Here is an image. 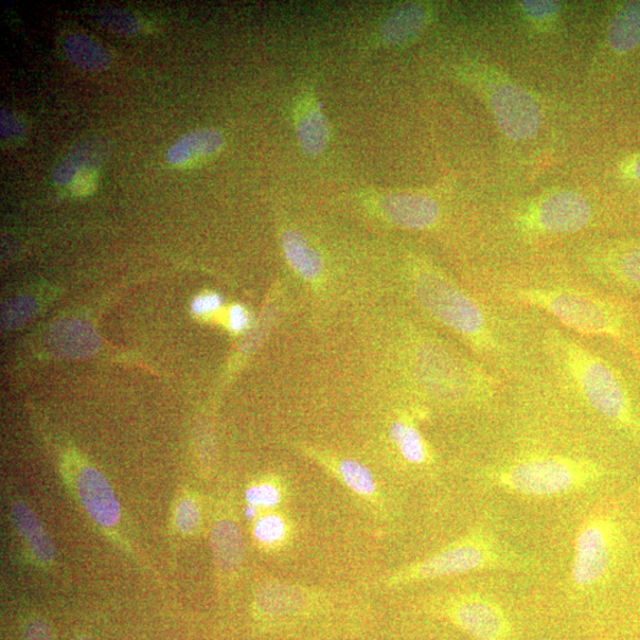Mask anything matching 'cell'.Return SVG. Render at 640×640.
<instances>
[{
	"label": "cell",
	"mask_w": 640,
	"mask_h": 640,
	"mask_svg": "<svg viewBox=\"0 0 640 640\" xmlns=\"http://www.w3.org/2000/svg\"><path fill=\"white\" fill-rule=\"evenodd\" d=\"M614 490V489H612ZM603 491L567 508L529 589L544 637L632 640L640 629V498Z\"/></svg>",
	"instance_id": "obj_1"
},
{
	"label": "cell",
	"mask_w": 640,
	"mask_h": 640,
	"mask_svg": "<svg viewBox=\"0 0 640 640\" xmlns=\"http://www.w3.org/2000/svg\"><path fill=\"white\" fill-rule=\"evenodd\" d=\"M620 451L551 411L518 384L472 470L480 490L528 501H568L614 489Z\"/></svg>",
	"instance_id": "obj_2"
},
{
	"label": "cell",
	"mask_w": 640,
	"mask_h": 640,
	"mask_svg": "<svg viewBox=\"0 0 640 640\" xmlns=\"http://www.w3.org/2000/svg\"><path fill=\"white\" fill-rule=\"evenodd\" d=\"M601 342L546 319L539 366L516 384L617 450H640L639 373L631 376Z\"/></svg>",
	"instance_id": "obj_3"
},
{
	"label": "cell",
	"mask_w": 640,
	"mask_h": 640,
	"mask_svg": "<svg viewBox=\"0 0 640 640\" xmlns=\"http://www.w3.org/2000/svg\"><path fill=\"white\" fill-rule=\"evenodd\" d=\"M474 290L586 340L640 356V302L603 290L568 262L490 267Z\"/></svg>",
	"instance_id": "obj_4"
},
{
	"label": "cell",
	"mask_w": 640,
	"mask_h": 640,
	"mask_svg": "<svg viewBox=\"0 0 640 640\" xmlns=\"http://www.w3.org/2000/svg\"><path fill=\"white\" fill-rule=\"evenodd\" d=\"M411 289L422 312L459 337L497 376L519 383L536 372L543 317L467 290L430 264L414 267Z\"/></svg>",
	"instance_id": "obj_5"
},
{
	"label": "cell",
	"mask_w": 640,
	"mask_h": 640,
	"mask_svg": "<svg viewBox=\"0 0 640 640\" xmlns=\"http://www.w3.org/2000/svg\"><path fill=\"white\" fill-rule=\"evenodd\" d=\"M511 574L466 577L418 597L416 612L471 640H540L529 591L514 587Z\"/></svg>",
	"instance_id": "obj_6"
},
{
	"label": "cell",
	"mask_w": 640,
	"mask_h": 640,
	"mask_svg": "<svg viewBox=\"0 0 640 640\" xmlns=\"http://www.w3.org/2000/svg\"><path fill=\"white\" fill-rule=\"evenodd\" d=\"M543 568L542 559L509 540L502 527L490 516L436 553L388 573L382 579V586L388 590H398L483 573L537 579L543 573Z\"/></svg>",
	"instance_id": "obj_7"
},
{
	"label": "cell",
	"mask_w": 640,
	"mask_h": 640,
	"mask_svg": "<svg viewBox=\"0 0 640 640\" xmlns=\"http://www.w3.org/2000/svg\"><path fill=\"white\" fill-rule=\"evenodd\" d=\"M594 216L583 194L558 190L510 211L504 228L516 243L538 247L583 233L593 224Z\"/></svg>",
	"instance_id": "obj_8"
},
{
	"label": "cell",
	"mask_w": 640,
	"mask_h": 640,
	"mask_svg": "<svg viewBox=\"0 0 640 640\" xmlns=\"http://www.w3.org/2000/svg\"><path fill=\"white\" fill-rule=\"evenodd\" d=\"M341 602L340 594L322 587L271 579L258 587L253 611L271 629H291L328 616Z\"/></svg>",
	"instance_id": "obj_9"
},
{
	"label": "cell",
	"mask_w": 640,
	"mask_h": 640,
	"mask_svg": "<svg viewBox=\"0 0 640 640\" xmlns=\"http://www.w3.org/2000/svg\"><path fill=\"white\" fill-rule=\"evenodd\" d=\"M568 262L599 288L640 302V243L621 248L584 244Z\"/></svg>",
	"instance_id": "obj_10"
},
{
	"label": "cell",
	"mask_w": 640,
	"mask_h": 640,
	"mask_svg": "<svg viewBox=\"0 0 640 640\" xmlns=\"http://www.w3.org/2000/svg\"><path fill=\"white\" fill-rule=\"evenodd\" d=\"M486 89L494 121L507 138L527 141L539 133L542 124L541 109L524 88L492 76Z\"/></svg>",
	"instance_id": "obj_11"
},
{
	"label": "cell",
	"mask_w": 640,
	"mask_h": 640,
	"mask_svg": "<svg viewBox=\"0 0 640 640\" xmlns=\"http://www.w3.org/2000/svg\"><path fill=\"white\" fill-rule=\"evenodd\" d=\"M309 454L368 509L377 514L386 513L387 498L383 490L377 477L361 461L313 450H309Z\"/></svg>",
	"instance_id": "obj_12"
},
{
	"label": "cell",
	"mask_w": 640,
	"mask_h": 640,
	"mask_svg": "<svg viewBox=\"0 0 640 640\" xmlns=\"http://www.w3.org/2000/svg\"><path fill=\"white\" fill-rule=\"evenodd\" d=\"M430 417L429 407L418 406L411 416L391 422L389 431L390 440L404 464L421 473H432L438 464L436 451L419 427V422Z\"/></svg>",
	"instance_id": "obj_13"
},
{
	"label": "cell",
	"mask_w": 640,
	"mask_h": 640,
	"mask_svg": "<svg viewBox=\"0 0 640 640\" xmlns=\"http://www.w3.org/2000/svg\"><path fill=\"white\" fill-rule=\"evenodd\" d=\"M220 511L211 528V549L224 583L239 573L246 558V542L234 508L224 506Z\"/></svg>",
	"instance_id": "obj_14"
},
{
	"label": "cell",
	"mask_w": 640,
	"mask_h": 640,
	"mask_svg": "<svg viewBox=\"0 0 640 640\" xmlns=\"http://www.w3.org/2000/svg\"><path fill=\"white\" fill-rule=\"evenodd\" d=\"M384 218L401 228L427 230L437 226L441 208L432 196L400 192L386 196L380 204Z\"/></svg>",
	"instance_id": "obj_15"
},
{
	"label": "cell",
	"mask_w": 640,
	"mask_h": 640,
	"mask_svg": "<svg viewBox=\"0 0 640 640\" xmlns=\"http://www.w3.org/2000/svg\"><path fill=\"white\" fill-rule=\"evenodd\" d=\"M77 490L83 508L102 527H114L120 520V506L107 479L97 469L83 467L77 474Z\"/></svg>",
	"instance_id": "obj_16"
},
{
	"label": "cell",
	"mask_w": 640,
	"mask_h": 640,
	"mask_svg": "<svg viewBox=\"0 0 640 640\" xmlns=\"http://www.w3.org/2000/svg\"><path fill=\"white\" fill-rule=\"evenodd\" d=\"M224 146L223 136L211 129L194 130L178 139L167 153L168 162L178 168H189L206 162Z\"/></svg>",
	"instance_id": "obj_17"
},
{
	"label": "cell",
	"mask_w": 640,
	"mask_h": 640,
	"mask_svg": "<svg viewBox=\"0 0 640 640\" xmlns=\"http://www.w3.org/2000/svg\"><path fill=\"white\" fill-rule=\"evenodd\" d=\"M109 154V144L101 139L80 142L52 171L53 183L68 187L77 176L87 171H99Z\"/></svg>",
	"instance_id": "obj_18"
},
{
	"label": "cell",
	"mask_w": 640,
	"mask_h": 640,
	"mask_svg": "<svg viewBox=\"0 0 640 640\" xmlns=\"http://www.w3.org/2000/svg\"><path fill=\"white\" fill-rule=\"evenodd\" d=\"M254 521V540L267 551H280L291 546L296 538V523L291 514L281 509L264 511Z\"/></svg>",
	"instance_id": "obj_19"
},
{
	"label": "cell",
	"mask_w": 640,
	"mask_h": 640,
	"mask_svg": "<svg viewBox=\"0 0 640 640\" xmlns=\"http://www.w3.org/2000/svg\"><path fill=\"white\" fill-rule=\"evenodd\" d=\"M14 523L32 550V553L43 563H50L57 557L56 546L51 542L38 516L24 503L12 504Z\"/></svg>",
	"instance_id": "obj_20"
},
{
	"label": "cell",
	"mask_w": 640,
	"mask_h": 640,
	"mask_svg": "<svg viewBox=\"0 0 640 640\" xmlns=\"http://www.w3.org/2000/svg\"><path fill=\"white\" fill-rule=\"evenodd\" d=\"M429 23V13L417 4L407 6L391 14L383 29V39L389 44L403 46L413 42Z\"/></svg>",
	"instance_id": "obj_21"
},
{
	"label": "cell",
	"mask_w": 640,
	"mask_h": 640,
	"mask_svg": "<svg viewBox=\"0 0 640 640\" xmlns=\"http://www.w3.org/2000/svg\"><path fill=\"white\" fill-rule=\"evenodd\" d=\"M282 248L284 257L299 276L309 281H316L322 276V257L298 231L289 230L282 236Z\"/></svg>",
	"instance_id": "obj_22"
},
{
	"label": "cell",
	"mask_w": 640,
	"mask_h": 640,
	"mask_svg": "<svg viewBox=\"0 0 640 640\" xmlns=\"http://www.w3.org/2000/svg\"><path fill=\"white\" fill-rule=\"evenodd\" d=\"M608 42L617 52H629L640 44V2L617 12L608 29Z\"/></svg>",
	"instance_id": "obj_23"
},
{
	"label": "cell",
	"mask_w": 640,
	"mask_h": 640,
	"mask_svg": "<svg viewBox=\"0 0 640 640\" xmlns=\"http://www.w3.org/2000/svg\"><path fill=\"white\" fill-rule=\"evenodd\" d=\"M68 59L87 71H101L110 67L112 58L100 43L86 34L71 33L64 41Z\"/></svg>",
	"instance_id": "obj_24"
},
{
	"label": "cell",
	"mask_w": 640,
	"mask_h": 640,
	"mask_svg": "<svg viewBox=\"0 0 640 640\" xmlns=\"http://www.w3.org/2000/svg\"><path fill=\"white\" fill-rule=\"evenodd\" d=\"M298 137L302 150L310 156L322 153L329 141L328 121L316 106H310L298 120Z\"/></svg>",
	"instance_id": "obj_25"
},
{
	"label": "cell",
	"mask_w": 640,
	"mask_h": 640,
	"mask_svg": "<svg viewBox=\"0 0 640 640\" xmlns=\"http://www.w3.org/2000/svg\"><path fill=\"white\" fill-rule=\"evenodd\" d=\"M291 498V490L280 478H267L249 486L246 490V501L249 507L264 511L281 509Z\"/></svg>",
	"instance_id": "obj_26"
},
{
	"label": "cell",
	"mask_w": 640,
	"mask_h": 640,
	"mask_svg": "<svg viewBox=\"0 0 640 640\" xmlns=\"http://www.w3.org/2000/svg\"><path fill=\"white\" fill-rule=\"evenodd\" d=\"M97 18L102 27L119 34H136L141 27L134 13L121 9L100 10Z\"/></svg>",
	"instance_id": "obj_27"
},
{
	"label": "cell",
	"mask_w": 640,
	"mask_h": 640,
	"mask_svg": "<svg viewBox=\"0 0 640 640\" xmlns=\"http://www.w3.org/2000/svg\"><path fill=\"white\" fill-rule=\"evenodd\" d=\"M201 523V509L194 498L188 496L178 503L176 511V526L183 533H192Z\"/></svg>",
	"instance_id": "obj_28"
},
{
	"label": "cell",
	"mask_w": 640,
	"mask_h": 640,
	"mask_svg": "<svg viewBox=\"0 0 640 640\" xmlns=\"http://www.w3.org/2000/svg\"><path fill=\"white\" fill-rule=\"evenodd\" d=\"M523 13L531 20L532 22L537 23H546L558 16L561 10V6L558 2H521L520 3Z\"/></svg>",
	"instance_id": "obj_29"
},
{
	"label": "cell",
	"mask_w": 640,
	"mask_h": 640,
	"mask_svg": "<svg viewBox=\"0 0 640 640\" xmlns=\"http://www.w3.org/2000/svg\"><path fill=\"white\" fill-rule=\"evenodd\" d=\"M222 307V298L216 292H203L191 302V311L196 317L208 318L216 314Z\"/></svg>",
	"instance_id": "obj_30"
},
{
	"label": "cell",
	"mask_w": 640,
	"mask_h": 640,
	"mask_svg": "<svg viewBox=\"0 0 640 640\" xmlns=\"http://www.w3.org/2000/svg\"><path fill=\"white\" fill-rule=\"evenodd\" d=\"M98 182L99 171H87L77 176L68 187L76 196H87L96 190Z\"/></svg>",
	"instance_id": "obj_31"
},
{
	"label": "cell",
	"mask_w": 640,
	"mask_h": 640,
	"mask_svg": "<svg viewBox=\"0 0 640 640\" xmlns=\"http://www.w3.org/2000/svg\"><path fill=\"white\" fill-rule=\"evenodd\" d=\"M24 123L9 111L2 112V137L6 140L20 139L24 136Z\"/></svg>",
	"instance_id": "obj_32"
},
{
	"label": "cell",
	"mask_w": 640,
	"mask_h": 640,
	"mask_svg": "<svg viewBox=\"0 0 640 640\" xmlns=\"http://www.w3.org/2000/svg\"><path fill=\"white\" fill-rule=\"evenodd\" d=\"M228 329L233 333H241L249 324V316L241 306H233L228 310Z\"/></svg>",
	"instance_id": "obj_33"
},
{
	"label": "cell",
	"mask_w": 640,
	"mask_h": 640,
	"mask_svg": "<svg viewBox=\"0 0 640 640\" xmlns=\"http://www.w3.org/2000/svg\"><path fill=\"white\" fill-rule=\"evenodd\" d=\"M24 640H56L42 620H32L24 630Z\"/></svg>",
	"instance_id": "obj_34"
},
{
	"label": "cell",
	"mask_w": 640,
	"mask_h": 640,
	"mask_svg": "<svg viewBox=\"0 0 640 640\" xmlns=\"http://www.w3.org/2000/svg\"><path fill=\"white\" fill-rule=\"evenodd\" d=\"M633 174L636 176L637 180L640 181V158H638L632 168Z\"/></svg>",
	"instance_id": "obj_35"
},
{
	"label": "cell",
	"mask_w": 640,
	"mask_h": 640,
	"mask_svg": "<svg viewBox=\"0 0 640 640\" xmlns=\"http://www.w3.org/2000/svg\"><path fill=\"white\" fill-rule=\"evenodd\" d=\"M633 361H634V366H636L638 372L640 373V356H639V358L633 359Z\"/></svg>",
	"instance_id": "obj_36"
},
{
	"label": "cell",
	"mask_w": 640,
	"mask_h": 640,
	"mask_svg": "<svg viewBox=\"0 0 640 640\" xmlns=\"http://www.w3.org/2000/svg\"><path fill=\"white\" fill-rule=\"evenodd\" d=\"M540 640H561V639H557V638H550V637H543Z\"/></svg>",
	"instance_id": "obj_37"
},
{
	"label": "cell",
	"mask_w": 640,
	"mask_h": 640,
	"mask_svg": "<svg viewBox=\"0 0 640 640\" xmlns=\"http://www.w3.org/2000/svg\"><path fill=\"white\" fill-rule=\"evenodd\" d=\"M79 640H87V639L81 638V639H79Z\"/></svg>",
	"instance_id": "obj_38"
}]
</instances>
